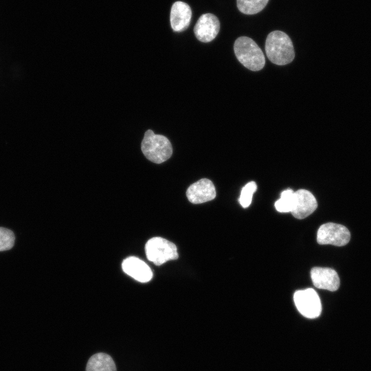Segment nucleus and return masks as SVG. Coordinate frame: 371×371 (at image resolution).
Masks as SVG:
<instances>
[{
    "mask_svg": "<svg viewBox=\"0 0 371 371\" xmlns=\"http://www.w3.org/2000/svg\"><path fill=\"white\" fill-rule=\"evenodd\" d=\"M140 149L148 160L157 164L168 160L173 153L170 140L166 136L155 133L151 129L145 131Z\"/></svg>",
    "mask_w": 371,
    "mask_h": 371,
    "instance_id": "1",
    "label": "nucleus"
},
{
    "mask_svg": "<svg viewBox=\"0 0 371 371\" xmlns=\"http://www.w3.org/2000/svg\"><path fill=\"white\" fill-rule=\"evenodd\" d=\"M265 52L268 58L278 65H286L295 57L294 48L289 36L279 30L271 32L267 37Z\"/></svg>",
    "mask_w": 371,
    "mask_h": 371,
    "instance_id": "2",
    "label": "nucleus"
},
{
    "mask_svg": "<svg viewBox=\"0 0 371 371\" xmlns=\"http://www.w3.org/2000/svg\"><path fill=\"white\" fill-rule=\"evenodd\" d=\"M235 55L243 66L251 71L263 68L265 58L262 49L256 43L247 36L238 38L234 45Z\"/></svg>",
    "mask_w": 371,
    "mask_h": 371,
    "instance_id": "3",
    "label": "nucleus"
},
{
    "mask_svg": "<svg viewBox=\"0 0 371 371\" xmlns=\"http://www.w3.org/2000/svg\"><path fill=\"white\" fill-rule=\"evenodd\" d=\"M145 252L148 260L158 266L179 257L176 245L161 237L148 240L145 245Z\"/></svg>",
    "mask_w": 371,
    "mask_h": 371,
    "instance_id": "4",
    "label": "nucleus"
},
{
    "mask_svg": "<svg viewBox=\"0 0 371 371\" xmlns=\"http://www.w3.org/2000/svg\"><path fill=\"white\" fill-rule=\"evenodd\" d=\"M293 300L298 311L304 317L310 319L319 316L322 311L320 299L316 291L311 289L297 291L293 295Z\"/></svg>",
    "mask_w": 371,
    "mask_h": 371,
    "instance_id": "5",
    "label": "nucleus"
},
{
    "mask_svg": "<svg viewBox=\"0 0 371 371\" xmlns=\"http://www.w3.org/2000/svg\"><path fill=\"white\" fill-rule=\"evenodd\" d=\"M350 239V233L345 226L334 223L322 225L317 231V241L320 245L344 246Z\"/></svg>",
    "mask_w": 371,
    "mask_h": 371,
    "instance_id": "6",
    "label": "nucleus"
},
{
    "mask_svg": "<svg viewBox=\"0 0 371 371\" xmlns=\"http://www.w3.org/2000/svg\"><path fill=\"white\" fill-rule=\"evenodd\" d=\"M219 30V20L211 13L202 14L194 27L196 38L203 43H208L214 40L218 34Z\"/></svg>",
    "mask_w": 371,
    "mask_h": 371,
    "instance_id": "7",
    "label": "nucleus"
},
{
    "mask_svg": "<svg viewBox=\"0 0 371 371\" xmlns=\"http://www.w3.org/2000/svg\"><path fill=\"white\" fill-rule=\"evenodd\" d=\"M186 195L191 203L199 204L214 199L216 197V190L213 183L204 178L190 185Z\"/></svg>",
    "mask_w": 371,
    "mask_h": 371,
    "instance_id": "8",
    "label": "nucleus"
},
{
    "mask_svg": "<svg viewBox=\"0 0 371 371\" xmlns=\"http://www.w3.org/2000/svg\"><path fill=\"white\" fill-rule=\"evenodd\" d=\"M311 278L314 286L318 289L330 291H337L340 284L337 273L328 267H313Z\"/></svg>",
    "mask_w": 371,
    "mask_h": 371,
    "instance_id": "9",
    "label": "nucleus"
},
{
    "mask_svg": "<svg viewBox=\"0 0 371 371\" xmlns=\"http://www.w3.org/2000/svg\"><path fill=\"white\" fill-rule=\"evenodd\" d=\"M294 194V205L291 212L295 218H305L316 210L317 203L311 192L300 189L295 192Z\"/></svg>",
    "mask_w": 371,
    "mask_h": 371,
    "instance_id": "10",
    "label": "nucleus"
},
{
    "mask_svg": "<svg viewBox=\"0 0 371 371\" xmlns=\"http://www.w3.org/2000/svg\"><path fill=\"white\" fill-rule=\"evenodd\" d=\"M122 268L125 273L140 282H149L153 278V271L148 265L135 256L124 260Z\"/></svg>",
    "mask_w": 371,
    "mask_h": 371,
    "instance_id": "11",
    "label": "nucleus"
},
{
    "mask_svg": "<svg viewBox=\"0 0 371 371\" xmlns=\"http://www.w3.org/2000/svg\"><path fill=\"white\" fill-rule=\"evenodd\" d=\"M192 10L185 2H175L170 10V22L174 32H181L186 30L190 23Z\"/></svg>",
    "mask_w": 371,
    "mask_h": 371,
    "instance_id": "12",
    "label": "nucleus"
},
{
    "mask_svg": "<svg viewBox=\"0 0 371 371\" xmlns=\"http://www.w3.org/2000/svg\"><path fill=\"white\" fill-rule=\"evenodd\" d=\"M86 371H116L112 357L103 352L92 355L88 360Z\"/></svg>",
    "mask_w": 371,
    "mask_h": 371,
    "instance_id": "13",
    "label": "nucleus"
},
{
    "mask_svg": "<svg viewBox=\"0 0 371 371\" xmlns=\"http://www.w3.org/2000/svg\"><path fill=\"white\" fill-rule=\"evenodd\" d=\"M269 0H237L238 10L245 14H255L262 10Z\"/></svg>",
    "mask_w": 371,
    "mask_h": 371,
    "instance_id": "14",
    "label": "nucleus"
},
{
    "mask_svg": "<svg viewBox=\"0 0 371 371\" xmlns=\"http://www.w3.org/2000/svg\"><path fill=\"white\" fill-rule=\"evenodd\" d=\"M291 189H286L282 192L280 198L275 203V207L280 212H291L292 211L295 194Z\"/></svg>",
    "mask_w": 371,
    "mask_h": 371,
    "instance_id": "15",
    "label": "nucleus"
},
{
    "mask_svg": "<svg viewBox=\"0 0 371 371\" xmlns=\"http://www.w3.org/2000/svg\"><path fill=\"white\" fill-rule=\"evenodd\" d=\"M257 189L256 183L254 181L247 183L241 190L239 197V203L244 207H247L251 203L254 193Z\"/></svg>",
    "mask_w": 371,
    "mask_h": 371,
    "instance_id": "16",
    "label": "nucleus"
},
{
    "mask_svg": "<svg viewBox=\"0 0 371 371\" xmlns=\"http://www.w3.org/2000/svg\"><path fill=\"white\" fill-rule=\"evenodd\" d=\"M15 236L12 231L0 227V251H7L12 248Z\"/></svg>",
    "mask_w": 371,
    "mask_h": 371,
    "instance_id": "17",
    "label": "nucleus"
}]
</instances>
